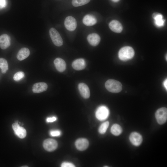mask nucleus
Returning a JSON list of instances; mask_svg holds the SVG:
<instances>
[{
  "label": "nucleus",
  "instance_id": "23",
  "mask_svg": "<svg viewBox=\"0 0 167 167\" xmlns=\"http://www.w3.org/2000/svg\"><path fill=\"white\" fill-rule=\"evenodd\" d=\"M90 0H72V4L75 7L81 6L88 3Z\"/></svg>",
  "mask_w": 167,
  "mask_h": 167
},
{
  "label": "nucleus",
  "instance_id": "9",
  "mask_svg": "<svg viewBox=\"0 0 167 167\" xmlns=\"http://www.w3.org/2000/svg\"><path fill=\"white\" fill-rule=\"evenodd\" d=\"M12 128L15 135L20 138H25L27 134L26 130L20 126L18 123L15 122L12 125Z\"/></svg>",
  "mask_w": 167,
  "mask_h": 167
},
{
  "label": "nucleus",
  "instance_id": "11",
  "mask_svg": "<svg viewBox=\"0 0 167 167\" xmlns=\"http://www.w3.org/2000/svg\"><path fill=\"white\" fill-rule=\"evenodd\" d=\"M11 45V39L6 34H3L0 36V47L5 49L9 47Z\"/></svg>",
  "mask_w": 167,
  "mask_h": 167
},
{
  "label": "nucleus",
  "instance_id": "27",
  "mask_svg": "<svg viewBox=\"0 0 167 167\" xmlns=\"http://www.w3.org/2000/svg\"><path fill=\"white\" fill-rule=\"evenodd\" d=\"M61 166L62 167H74L75 166L71 163L64 162L62 164Z\"/></svg>",
  "mask_w": 167,
  "mask_h": 167
},
{
  "label": "nucleus",
  "instance_id": "26",
  "mask_svg": "<svg viewBox=\"0 0 167 167\" xmlns=\"http://www.w3.org/2000/svg\"><path fill=\"white\" fill-rule=\"evenodd\" d=\"M49 134L52 136H58L61 135V132L58 130H53L49 132Z\"/></svg>",
  "mask_w": 167,
  "mask_h": 167
},
{
  "label": "nucleus",
  "instance_id": "18",
  "mask_svg": "<svg viewBox=\"0 0 167 167\" xmlns=\"http://www.w3.org/2000/svg\"><path fill=\"white\" fill-rule=\"evenodd\" d=\"M97 21L96 18L94 16L90 14L85 15L83 19L84 24L87 26L93 25L96 24Z\"/></svg>",
  "mask_w": 167,
  "mask_h": 167
},
{
  "label": "nucleus",
  "instance_id": "7",
  "mask_svg": "<svg viewBox=\"0 0 167 167\" xmlns=\"http://www.w3.org/2000/svg\"><path fill=\"white\" fill-rule=\"evenodd\" d=\"M129 138L131 143L136 146L140 145L143 141L142 135L139 133L136 132L131 133L130 135Z\"/></svg>",
  "mask_w": 167,
  "mask_h": 167
},
{
  "label": "nucleus",
  "instance_id": "14",
  "mask_svg": "<svg viewBox=\"0 0 167 167\" xmlns=\"http://www.w3.org/2000/svg\"><path fill=\"white\" fill-rule=\"evenodd\" d=\"M48 88L47 84L44 82H39L35 84L32 87L34 93H39L45 91Z\"/></svg>",
  "mask_w": 167,
  "mask_h": 167
},
{
  "label": "nucleus",
  "instance_id": "25",
  "mask_svg": "<svg viewBox=\"0 0 167 167\" xmlns=\"http://www.w3.org/2000/svg\"><path fill=\"white\" fill-rule=\"evenodd\" d=\"M24 74L22 71H19L15 73L14 75L13 79L16 81H19L23 78Z\"/></svg>",
  "mask_w": 167,
  "mask_h": 167
},
{
  "label": "nucleus",
  "instance_id": "19",
  "mask_svg": "<svg viewBox=\"0 0 167 167\" xmlns=\"http://www.w3.org/2000/svg\"><path fill=\"white\" fill-rule=\"evenodd\" d=\"M152 16L156 26L160 27L164 25L165 20L162 14L158 13H155L153 14Z\"/></svg>",
  "mask_w": 167,
  "mask_h": 167
},
{
  "label": "nucleus",
  "instance_id": "12",
  "mask_svg": "<svg viewBox=\"0 0 167 167\" xmlns=\"http://www.w3.org/2000/svg\"><path fill=\"white\" fill-rule=\"evenodd\" d=\"M78 89L82 96L85 99L89 98L90 96V92L88 86L84 83H79Z\"/></svg>",
  "mask_w": 167,
  "mask_h": 167
},
{
  "label": "nucleus",
  "instance_id": "32",
  "mask_svg": "<svg viewBox=\"0 0 167 167\" xmlns=\"http://www.w3.org/2000/svg\"><path fill=\"white\" fill-rule=\"evenodd\" d=\"M22 167H28V166H22Z\"/></svg>",
  "mask_w": 167,
  "mask_h": 167
},
{
  "label": "nucleus",
  "instance_id": "13",
  "mask_svg": "<svg viewBox=\"0 0 167 167\" xmlns=\"http://www.w3.org/2000/svg\"><path fill=\"white\" fill-rule=\"evenodd\" d=\"M109 27L113 32L119 33L122 30L123 27L121 23L116 20H112L109 24Z\"/></svg>",
  "mask_w": 167,
  "mask_h": 167
},
{
  "label": "nucleus",
  "instance_id": "10",
  "mask_svg": "<svg viewBox=\"0 0 167 167\" xmlns=\"http://www.w3.org/2000/svg\"><path fill=\"white\" fill-rule=\"evenodd\" d=\"M75 144L77 149L82 151L88 148L89 145V142L86 139L79 138L76 141Z\"/></svg>",
  "mask_w": 167,
  "mask_h": 167
},
{
  "label": "nucleus",
  "instance_id": "2",
  "mask_svg": "<svg viewBox=\"0 0 167 167\" xmlns=\"http://www.w3.org/2000/svg\"><path fill=\"white\" fill-rule=\"evenodd\" d=\"M105 86L107 90L113 93H118L122 90V85L119 81L113 79H109L105 83Z\"/></svg>",
  "mask_w": 167,
  "mask_h": 167
},
{
  "label": "nucleus",
  "instance_id": "31",
  "mask_svg": "<svg viewBox=\"0 0 167 167\" xmlns=\"http://www.w3.org/2000/svg\"><path fill=\"white\" fill-rule=\"evenodd\" d=\"M113 2H118L120 0H112Z\"/></svg>",
  "mask_w": 167,
  "mask_h": 167
},
{
  "label": "nucleus",
  "instance_id": "16",
  "mask_svg": "<svg viewBox=\"0 0 167 167\" xmlns=\"http://www.w3.org/2000/svg\"><path fill=\"white\" fill-rule=\"evenodd\" d=\"M54 63L56 69L60 72H62L66 69V62L61 58H56L54 61Z\"/></svg>",
  "mask_w": 167,
  "mask_h": 167
},
{
  "label": "nucleus",
  "instance_id": "4",
  "mask_svg": "<svg viewBox=\"0 0 167 167\" xmlns=\"http://www.w3.org/2000/svg\"><path fill=\"white\" fill-rule=\"evenodd\" d=\"M155 117L158 123L163 124L167 119V109L165 107H162L158 109L155 114Z\"/></svg>",
  "mask_w": 167,
  "mask_h": 167
},
{
  "label": "nucleus",
  "instance_id": "20",
  "mask_svg": "<svg viewBox=\"0 0 167 167\" xmlns=\"http://www.w3.org/2000/svg\"><path fill=\"white\" fill-rule=\"evenodd\" d=\"M30 54L29 49L27 48H23L18 51L17 55V58L20 61L23 60L28 57Z\"/></svg>",
  "mask_w": 167,
  "mask_h": 167
},
{
  "label": "nucleus",
  "instance_id": "30",
  "mask_svg": "<svg viewBox=\"0 0 167 167\" xmlns=\"http://www.w3.org/2000/svg\"><path fill=\"white\" fill-rule=\"evenodd\" d=\"M164 85L165 88L167 90V79H166L164 82Z\"/></svg>",
  "mask_w": 167,
  "mask_h": 167
},
{
  "label": "nucleus",
  "instance_id": "5",
  "mask_svg": "<svg viewBox=\"0 0 167 167\" xmlns=\"http://www.w3.org/2000/svg\"><path fill=\"white\" fill-rule=\"evenodd\" d=\"M109 115L108 109L105 106L102 105L99 106L96 109L95 115L99 120L102 121L107 119Z\"/></svg>",
  "mask_w": 167,
  "mask_h": 167
},
{
  "label": "nucleus",
  "instance_id": "8",
  "mask_svg": "<svg viewBox=\"0 0 167 167\" xmlns=\"http://www.w3.org/2000/svg\"><path fill=\"white\" fill-rule=\"evenodd\" d=\"M64 25L66 29L71 31H74L77 27V22L75 18L68 16L65 19Z\"/></svg>",
  "mask_w": 167,
  "mask_h": 167
},
{
  "label": "nucleus",
  "instance_id": "6",
  "mask_svg": "<svg viewBox=\"0 0 167 167\" xmlns=\"http://www.w3.org/2000/svg\"><path fill=\"white\" fill-rule=\"evenodd\" d=\"M58 145L57 141L52 139H47L43 143V146L44 149L49 152H52L55 150Z\"/></svg>",
  "mask_w": 167,
  "mask_h": 167
},
{
  "label": "nucleus",
  "instance_id": "1",
  "mask_svg": "<svg viewBox=\"0 0 167 167\" xmlns=\"http://www.w3.org/2000/svg\"><path fill=\"white\" fill-rule=\"evenodd\" d=\"M134 51L132 47L126 46L120 49L118 56L121 60L126 61L131 59L134 57Z\"/></svg>",
  "mask_w": 167,
  "mask_h": 167
},
{
  "label": "nucleus",
  "instance_id": "21",
  "mask_svg": "<svg viewBox=\"0 0 167 167\" xmlns=\"http://www.w3.org/2000/svg\"><path fill=\"white\" fill-rule=\"evenodd\" d=\"M122 130L121 126L118 124H113L111 128V133L115 136H118L121 134Z\"/></svg>",
  "mask_w": 167,
  "mask_h": 167
},
{
  "label": "nucleus",
  "instance_id": "15",
  "mask_svg": "<svg viewBox=\"0 0 167 167\" xmlns=\"http://www.w3.org/2000/svg\"><path fill=\"white\" fill-rule=\"evenodd\" d=\"M87 39L91 45L96 46L99 44L101 38L100 36L97 33H92L89 34L88 36Z\"/></svg>",
  "mask_w": 167,
  "mask_h": 167
},
{
  "label": "nucleus",
  "instance_id": "29",
  "mask_svg": "<svg viewBox=\"0 0 167 167\" xmlns=\"http://www.w3.org/2000/svg\"><path fill=\"white\" fill-rule=\"evenodd\" d=\"M57 118L55 117H49L46 118V121L48 122H52L56 121L57 120Z\"/></svg>",
  "mask_w": 167,
  "mask_h": 167
},
{
  "label": "nucleus",
  "instance_id": "17",
  "mask_svg": "<svg viewBox=\"0 0 167 167\" xmlns=\"http://www.w3.org/2000/svg\"><path fill=\"white\" fill-rule=\"evenodd\" d=\"M86 64L84 60L79 58L74 60L72 63L73 68L76 70H80L84 69L86 67Z\"/></svg>",
  "mask_w": 167,
  "mask_h": 167
},
{
  "label": "nucleus",
  "instance_id": "24",
  "mask_svg": "<svg viewBox=\"0 0 167 167\" xmlns=\"http://www.w3.org/2000/svg\"><path fill=\"white\" fill-rule=\"evenodd\" d=\"M109 125L108 121L102 123L98 129L99 132L101 134H104L107 131Z\"/></svg>",
  "mask_w": 167,
  "mask_h": 167
},
{
  "label": "nucleus",
  "instance_id": "3",
  "mask_svg": "<svg viewBox=\"0 0 167 167\" xmlns=\"http://www.w3.org/2000/svg\"><path fill=\"white\" fill-rule=\"evenodd\" d=\"M49 34L54 44L57 46H61L63 41L60 34L54 28H52L49 30Z\"/></svg>",
  "mask_w": 167,
  "mask_h": 167
},
{
  "label": "nucleus",
  "instance_id": "22",
  "mask_svg": "<svg viewBox=\"0 0 167 167\" xmlns=\"http://www.w3.org/2000/svg\"><path fill=\"white\" fill-rule=\"evenodd\" d=\"M0 68L2 73L5 74L8 69V64L7 61L4 58H0Z\"/></svg>",
  "mask_w": 167,
  "mask_h": 167
},
{
  "label": "nucleus",
  "instance_id": "28",
  "mask_svg": "<svg viewBox=\"0 0 167 167\" xmlns=\"http://www.w3.org/2000/svg\"><path fill=\"white\" fill-rule=\"evenodd\" d=\"M7 5L6 0H0V9L5 7Z\"/></svg>",
  "mask_w": 167,
  "mask_h": 167
}]
</instances>
